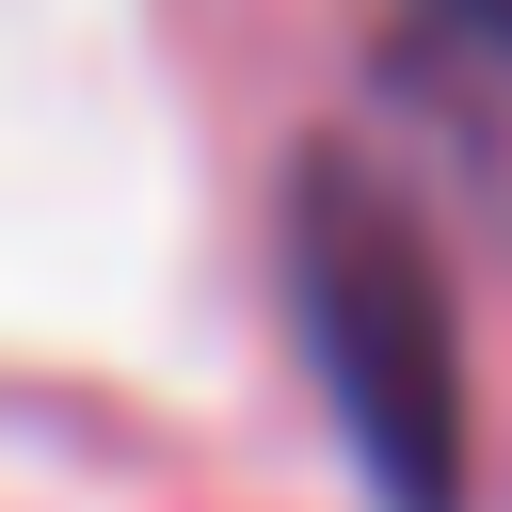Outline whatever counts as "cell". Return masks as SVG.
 <instances>
[{"label": "cell", "instance_id": "6da1fadb", "mask_svg": "<svg viewBox=\"0 0 512 512\" xmlns=\"http://www.w3.org/2000/svg\"><path fill=\"white\" fill-rule=\"evenodd\" d=\"M288 288H304V352H320V400H336L368 496L384 512H464V336H448L432 240L368 176H304Z\"/></svg>", "mask_w": 512, "mask_h": 512}]
</instances>
